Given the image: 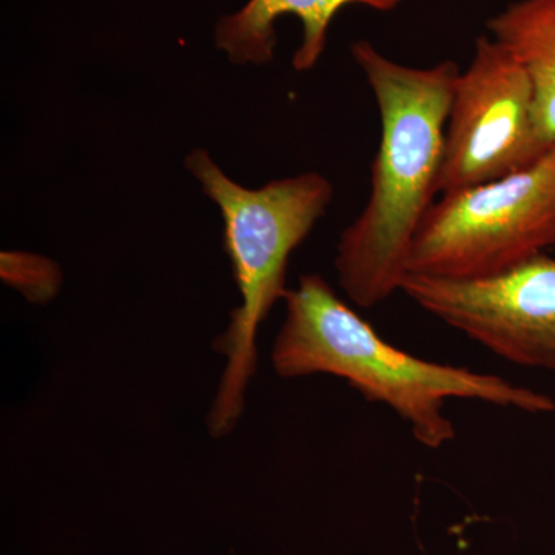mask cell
<instances>
[{
    "mask_svg": "<svg viewBox=\"0 0 555 555\" xmlns=\"http://www.w3.org/2000/svg\"><path fill=\"white\" fill-rule=\"evenodd\" d=\"M286 318L272 349L280 377L326 374L343 378L371 403L386 404L420 444L440 449L454 440L444 414L449 398L483 401L531 414L555 412L545 393L499 375L423 360L385 341L318 273L299 276L284 295Z\"/></svg>",
    "mask_w": 555,
    "mask_h": 555,
    "instance_id": "cell-2",
    "label": "cell"
},
{
    "mask_svg": "<svg viewBox=\"0 0 555 555\" xmlns=\"http://www.w3.org/2000/svg\"><path fill=\"white\" fill-rule=\"evenodd\" d=\"M2 278L35 302L56 297L61 286V270L50 259L27 254H3Z\"/></svg>",
    "mask_w": 555,
    "mask_h": 555,
    "instance_id": "cell-9",
    "label": "cell"
},
{
    "mask_svg": "<svg viewBox=\"0 0 555 555\" xmlns=\"http://www.w3.org/2000/svg\"><path fill=\"white\" fill-rule=\"evenodd\" d=\"M555 247V144L526 169L444 193L416 230L409 273L499 275Z\"/></svg>",
    "mask_w": 555,
    "mask_h": 555,
    "instance_id": "cell-4",
    "label": "cell"
},
{
    "mask_svg": "<svg viewBox=\"0 0 555 555\" xmlns=\"http://www.w3.org/2000/svg\"><path fill=\"white\" fill-rule=\"evenodd\" d=\"M185 166L221 210L224 248L241 298L238 308L230 313L228 331L214 346L224 356L225 367L207 426L211 437L221 438L235 429L243 415L248 383L257 372L259 326L286 295L292 251L323 217L334 189L315 171L246 189L225 177L201 149L189 156Z\"/></svg>",
    "mask_w": 555,
    "mask_h": 555,
    "instance_id": "cell-3",
    "label": "cell"
},
{
    "mask_svg": "<svg viewBox=\"0 0 555 555\" xmlns=\"http://www.w3.org/2000/svg\"><path fill=\"white\" fill-rule=\"evenodd\" d=\"M401 292L503 360L555 371L554 257L540 254L480 280L408 273Z\"/></svg>",
    "mask_w": 555,
    "mask_h": 555,
    "instance_id": "cell-6",
    "label": "cell"
},
{
    "mask_svg": "<svg viewBox=\"0 0 555 555\" xmlns=\"http://www.w3.org/2000/svg\"><path fill=\"white\" fill-rule=\"evenodd\" d=\"M550 149L537 130L534 87L524 64L492 36H480L455 80L441 195L524 170Z\"/></svg>",
    "mask_w": 555,
    "mask_h": 555,
    "instance_id": "cell-5",
    "label": "cell"
},
{
    "mask_svg": "<svg viewBox=\"0 0 555 555\" xmlns=\"http://www.w3.org/2000/svg\"><path fill=\"white\" fill-rule=\"evenodd\" d=\"M492 38L516 54L534 87L537 130L555 144V0H517L486 24Z\"/></svg>",
    "mask_w": 555,
    "mask_h": 555,
    "instance_id": "cell-8",
    "label": "cell"
},
{
    "mask_svg": "<svg viewBox=\"0 0 555 555\" xmlns=\"http://www.w3.org/2000/svg\"><path fill=\"white\" fill-rule=\"evenodd\" d=\"M382 118L371 195L343 232L335 269L350 301L371 309L401 292L416 230L440 193L449 108L460 68H429L389 60L369 40L350 47Z\"/></svg>",
    "mask_w": 555,
    "mask_h": 555,
    "instance_id": "cell-1",
    "label": "cell"
},
{
    "mask_svg": "<svg viewBox=\"0 0 555 555\" xmlns=\"http://www.w3.org/2000/svg\"><path fill=\"white\" fill-rule=\"evenodd\" d=\"M403 0H248L246 7L224 17L217 27V46L236 64H266L275 49V21L294 14L302 25V42L294 68L308 72L324 53L332 21L347 5H364L382 13L397 10Z\"/></svg>",
    "mask_w": 555,
    "mask_h": 555,
    "instance_id": "cell-7",
    "label": "cell"
}]
</instances>
